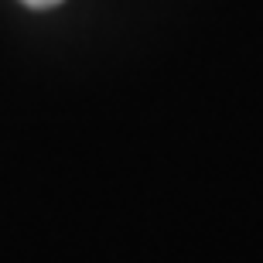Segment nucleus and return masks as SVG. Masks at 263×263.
<instances>
[{"label":"nucleus","mask_w":263,"mask_h":263,"mask_svg":"<svg viewBox=\"0 0 263 263\" xmlns=\"http://www.w3.org/2000/svg\"><path fill=\"white\" fill-rule=\"evenodd\" d=\"M24 7H34V10H48V7H55V4H62V0H21Z\"/></svg>","instance_id":"obj_1"}]
</instances>
